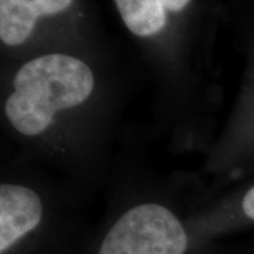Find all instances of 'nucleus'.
<instances>
[{"label": "nucleus", "instance_id": "423d86ee", "mask_svg": "<svg viewBox=\"0 0 254 254\" xmlns=\"http://www.w3.org/2000/svg\"><path fill=\"white\" fill-rule=\"evenodd\" d=\"M160 1L168 11H181L190 3V0H160Z\"/></svg>", "mask_w": 254, "mask_h": 254}, {"label": "nucleus", "instance_id": "20e7f679", "mask_svg": "<svg viewBox=\"0 0 254 254\" xmlns=\"http://www.w3.org/2000/svg\"><path fill=\"white\" fill-rule=\"evenodd\" d=\"M126 27L138 37L158 34L167 21V9L160 0H115Z\"/></svg>", "mask_w": 254, "mask_h": 254}, {"label": "nucleus", "instance_id": "f257e3e1", "mask_svg": "<svg viewBox=\"0 0 254 254\" xmlns=\"http://www.w3.org/2000/svg\"><path fill=\"white\" fill-rule=\"evenodd\" d=\"M95 76L86 64L65 54H47L26 63L16 73L4 113L20 134L44 133L57 113L91 96Z\"/></svg>", "mask_w": 254, "mask_h": 254}, {"label": "nucleus", "instance_id": "f03ea898", "mask_svg": "<svg viewBox=\"0 0 254 254\" xmlns=\"http://www.w3.org/2000/svg\"><path fill=\"white\" fill-rule=\"evenodd\" d=\"M43 222L41 199L33 190L16 184L0 187V254L11 253Z\"/></svg>", "mask_w": 254, "mask_h": 254}, {"label": "nucleus", "instance_id": "7ed1b4c3", "mask_svg": "<svg viewBox=\"0 0 254 254\" xmlns=\"http://www.w3.org/2000/svg\"><path fill=\"white\" fill-rule=\"evenodd\" d=\"M73 0H0V38L6 46L23 44L38 18L54 16Z\"/></svg>", "mask_w": 254, "mask_h": 254}, {"label": "nucleus", "instance_id": "39448f33", "mask_svg": "<svg viewBox=\"0 0 254 254\" xmlns=\"http://www.w3.org/2000/svg\"><path fill=\"white\" fill-rule=\"evenodd\" d=\"M242 209L247 218L250 220H254V187L247 190V193L242 202Z\"/></svg>", "mask_w": 254, "mask_h": 254}]
</instances>
